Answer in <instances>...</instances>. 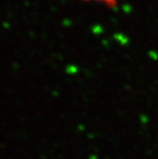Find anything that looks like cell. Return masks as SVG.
<instances>
[{"instance_id": "cell-1", "label": "cell", "mask_w": 158, "mask_h": 159, "mask_svg": "<svg viewBox=\"0 0 158 159\" xmlns=\"http://www.w3.org/2000/svg\"><path fill=\"white\" fill-rule=\"evenodd\" d=\"M81 1H84V2H96V3L106 5L107 7H110V8H114L117 5V0H81Z\"/></svg>"}]
</instances>
